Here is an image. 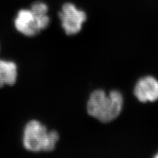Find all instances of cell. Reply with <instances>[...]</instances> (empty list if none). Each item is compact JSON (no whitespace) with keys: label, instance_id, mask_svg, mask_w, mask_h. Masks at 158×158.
I'll return each instance as SVG.
<instances>
[{"label":"cell","instance_id":"cell-3","mask_svg":"<svg viewBox=\"0 0 158 158\" xmlns=\"http://www.w3.org/2000/svg\"><path fill=\"white\" fill-rule=\"evenodd\" d=\"M58 140V133L55 131H49L46 127L38 121H29L24 128L23 145L28 151H52L55 149Z\"/></svg>","mask_w":158,"mask_h":158},{"label":"cell","instance_id":"cell-1","mask_svg":"<svg viewBox=\"0 0 158 158\" xmlns=\"http://www.w3.org/2000/svg\"><path fill=\"white\" fill-rule=\"evenodd\" d=\"M123 97L120 92L112 90L109 94L102 90L94 91L87 102V112L102 123H110L120 115Z\"/></svg>","mask_w":158,"mask_h":158},{"label":"cell","instance_id":"cell-5","mask_svg":"<svg viewBox=\"0 0 158 158\" xmlns=\"http://www.w3.org/2000/svg\"><path fill=\"white\" fill-rule=\"evenodd\" d=\"M134 94L140 102H153L158 100V81L147 76L140 78L136 84Z\"/></svg>","mask_w":158,"mask_h":158},{"label":"cell","instance_id":"cell-6","mask_svg":"<svg viewBox=\"0 0 158 158\" xmlns=\"http://www.w3.org/2000/svg\"><path fill=\"white\" fill-rule=\"evenodd\" d=\"M17 68L12 61L0 60V87L13 85L17 81Z\"/></svg>","mask_w":158,"mask_h":158},{"label":"cell","instance_id":"cell-2","mask_svg":"<svg viewBox=\"0 0 158 158\" xmlns=\"http://www.w3.org/2000/svg\"><path fill=\"white\" fill-rule=\"evenodd\" d=\"M48 7L42 2H34L30 9H21L15 20V26L19 32L27 36H34L46 28L50 19Z\"/></svg>","mask_w":158,"mask_h":158},{"label":"cell","instance_id":"cell-4","mask_svg":"<svg viewBox=\"0 0 158 158\" xmlns=\"http://www.w3.org/2000/svg\"><path fill=\"white\" fill-rule=\"evenodd\" d=\"M59 17L61 26L67 35H75L81 31L82 24L87 19L86 13L78 9L75 5L66 3L62 6Z\"/></svg>","mask_w":158,"mask_h":158},{"label":"cell","instance_id":"cell-7","mask_svg":"<svg viewBox=\"0 0 158 158\" xmlns=\"http://www.w3.org/2000/svg\"><path fill=\"white\" fill-rule=\"evenodd\" d=\"M155 157H156V158H158V154H157V155H156Z\"/></svg>","mask_w":158,"mask_h":158}]
</instances>
